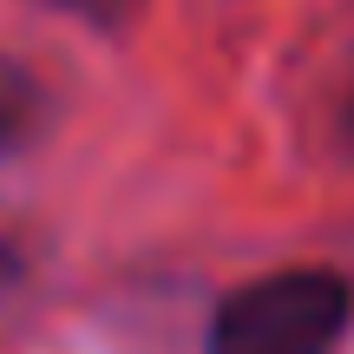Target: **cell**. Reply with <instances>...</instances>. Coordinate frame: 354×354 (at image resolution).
Segmentation results:
<instances>
[{
	"mask_svg": "<svg viewBox=\"0 0 354 354\" xmlns=\"http://www.w3.org/2000/svg\"><path fill=\"white\" fill-rule=\"evenodd\" d=\"M46 7H66V13H79V20H125L131 0H46Z\"/></svg>",
	"mask_w": 354,
	"mask_h": 354,
	"instance_id": "2",
	"label": "cell"
},
{
	"mask_svg": "<svg viewBox=\"0 0 354 354\" xmlns=\"http://www.w3.org/2000/svg\"><path fill=\"white\" fill-rule=\"evenodd\" d=\"M348 131H354V105H348Z\"/></svg>",
	"mask_w": 354,
	"mask_h": 354,
	"instance_id": "3",
	"label": "cell"
},
{
	"mask_svg": "<svg viewBox=\"0 0 354 354\" xmlns=\"http://www.w3.org/2000/svg\"><path fill=\"white\" fill-rule=\"evenodd\" d=\"M348 322L354 289L335 269H276L216 308L210 354H328Z\"/></svg>",
	"mask_w": 354,
	"mask_h": 354,
	"instance_id": "1",
	"label": "cell"
}]
</instances>
